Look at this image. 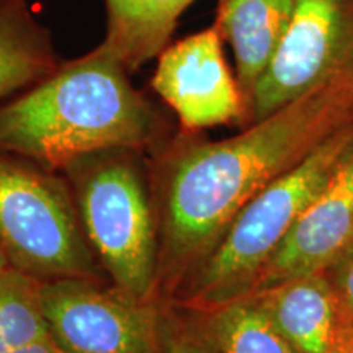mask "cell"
I'll use <instances>...</instances> for the list:
<instances>
[{"label":"cell","mask_w":353,"mask_h":353,"mask_svg":"<svg viewBox=\"0 0 353 353\" xmlns=\"http://www.w3.org/2000/svg\"><path fill=\"white\" fill-rule=\"evenodd\" d=\"M352 120L353 68L234 138L180 152L164 192L159 278L203 262L247 203Z\"/></svg>","instance_id":"6da1fadb"},{"label":"cell","mask_w":353,"mask_h":353,"mask_svg":"<svg viewBox=\"0 0 353 353\" xmlns=\"http://www.w3.org/2000/svg\"><path fill=\"white\" fill-rule=\"evenodd\" d=\"M103 44L0 105V151L65 167L149 144L157 118Z\"/></svg>","instance_id":"7a4b0ae2"},{"label":"cell","mask_w":353,"mask_h":353,"mask_svg":"<svg viewBox=\"0 0 353 353\" xmlns=\"http://www.w3.org/2000/svg\"><path fill=\"white\" fill-rule=\"evenodd\" d=\"M352 152L353 120L247 203L198 268L190 304L206 312L245 296L303 211Z\"/></svg>","instance_id":"3957f363"},{"label":"cell","mask_w":353,"mask_h":353,"mask_svg":"<svg viewBox=\"0 0 353 353\" xmlns=\"http://www.w3.org/2000/svg\"><path fill=\"white\" fill-rule=\"evenodd\" d=\"M0 249L13 268L39 281L95 273L64 190L6 151H0Z\"/></svg>","instance_id":"277c9868"},{"label":"cell","mask_w":353,"mask_h":353,"mask_svg":"<svg viewBox=\"0 0 353 353\" xmlns=\"http://www.w3.org/2000/svg\"><path fill=\"white\" fill-rule=\"evenodd\" d=\"M113 152L88 169L79 183L83 231L114 286L152 301L159 280L152 210L138 167Z\"/></svg>","instance_id":"5b68a950"},{"label":"cell","mask_w":353,"mask_h":353,"mask_svg":"<svg viewBox=\"0 0 353 353\" xmlns=\"http://www.w3.org/2000/svg\"><path fill=\"white\" fill-rule=\"evenodd\" d=\"M41 307L50 339L64 353H165L157 307L118 286L90 278L41 283Z\"/></svg>","instance_id":"8992f818"},{"label":"cell","mask_w":353,"mask_h":353,"mask_svg":"<svg viewBox=\"0 0 353 353\" xmlns=\"http://www.w3.org/2000/svg\"><path fill=\"white\" fill-rule=\"evenodd\" d=\"M353 68V0H294L280 46L249 100L259 121Z\"/></svg>","instance_id":"52a82bcc"},{"label":"cell","mask_w":353,"mask_h":353,"mask_svg":"<svg viewBox=\"0 0 353 353\" xmlns=\"http://www.w3.org/2000/svg\"><path fill=\"white\" fill-rule=\"evenodd\" d=\"M221 39L214 26L159 54L152 88L188 131L224 125L244 113V95L228 68Z\"/></svg>","instance_id":"ba28073f"},{"label":"cell","mask_w":353,"mask_h":353,"mask_svg":"<svg viewBox=\"0 0 353 353\" xmlns=\"http://www.w3.org/2000/svg\"><path fill=\"white\" fill-rule=\"evenodd\" d=\"M352 247L353 152L343 159L327 185L303 211L255 276L247 294L262 293L293 278L324 272Z\"/></svg>","instance_id":"9c48e42d"},{"label":"cell","mask_w":353,"mask_h":353,"mask_svg":"<svg viewBox=\"0 0 353 353\" xmlns=\"http://www.w3.org/2000/svg\"><path fill=\"white\" fill-rule=\"evenodd\" d=\"M270 319L299 353H327L341 325L339 299L324 272L309 273L257 294Z\"/></svg>","instance_id":"30bf717a"},{"label":"cell","mask_w":353,"mask_h":353,"mask_svg":"<svg viewBox=\"0 0 353 353\" xmlns=\"http://www.w3.org/2000/svg\"><path fill=\"white\" fill-rule=\"evenodd\" d=\"M293 8L294 0H221L216 26L232 46L237 83L247 107L283 39Z\"/></svg>","instance_id":"8fae6325"},{"label":"cell","mask_w":353,"mask_h":353,"mask_svg":"<svg viewBox=\"0 0 353 353\" xmlns=\"http://www.w3.org/2000/svg\"><path fill=\"white\" fill-rule=\"evenodd\" d=\"M195 0H105L108 17L103 46L134 72L161 54L182 13Z\"/></svg>","instance_id":"7c38bea8"},{"label":"cell","mask_w":353,"mask_h":353,"mask_svg":"<svg viewBox=\"0 0 353 353\" xmlns=\"http://www.w3.org/2000/svg\"><path fill=\"white\" fill-rule=\"evenodd\" d=\"M59 68L48 28L26 0H0V100Z\"/></svg>","instance_id":"4fadbf2b"},{"label":"cell","mask_w":353,"mask_h":353,"mask_svg":"<svg viewBox=\"0 0 353 353\" xmlns=\"http://www.w3.org/2000/svg\"><path fill=\"white\" fill-rule=\"evenodd\" d=\"M205 337L214 353H299L254 296L211 309Z\"/></svg>","instance_id":"5bb4252c"},{"label":"cell","mask_w":353,"mask_h":353,"mask_svg":"<svg viewBox=\"0 0 353 353\" xmlns=\"http://www.w3.org/2000/svg\"><path fill=\"white\" fill-rule=\"evenodd\" d=\"M38 278L8 268L0 275V353L48 341Z\"/></svg>","instance_id":"9a60e30c"},{"label":"cell","mask_w":353,"mask_h":353,"mask_svg":"<svg viewBox=\"0 0 353 353\" xmlns=\"http://www.w3.org/2000/svg\"><path fill=\"white\" fill-rule=\"evenodd\" d=\"M335 273V294L339 299V307L348 316V324L353 325V247L337 263Z\"/></svg>","instance_id":"2e32d148"},{"label":"cell","mask_w":353,"mask_h":353,"mask_svg":"<svg viewBox=\"0 0 353 353\" xmlns=\"http://www.w3.org/2000/svg\"><path fill=\"white\" fill-rule=\"evenodd\" d=\"M165 353H214L205 334L179 330L167 339Z\"/></svg>","instance_id":"e0dca14e"},{"label":"cell","mask_w":353,"mask_h":353,"mask_svg":"<svg viewBox=\"0 0 353 353\" xmlns=\"http://www.w3.org/2000/svg\"><path fill=\"white\" fill-rule=\"evenodd\" d=\"M327 353H353V325L341 321L337 334Z\"/></svg>","instance_id":"ac0fdd59"},{"label":"cell","mask_w":353,"mask_h":353,"mask_svg":"<svg viewBox=\"0 0 353 353\" xmlns=\"http://www.w3.org/2000/svg\"><path fill=\"white\" fill-rule=\"evenodd\" d=\"M7 353H64L63 350L56 347V343L48 339V341H41L37 343H32V345H26L21 348H17V350L7 352Z\"/></svg>","instance_id":"d6986e66"},{"label":"cell","mask_w":353,"mask_h":353,"mask_svg":"<svg viewBox=\"0 0 353 353\" xmlns=\"http://www.w3.org/2000/svg\"><path fill=\"white\" fill-rule=\"evenodd\" d=\"M8 268H13V267L10 265V262H8L7 255L3 254V250L0 249V275H2V273H6Z\"/></svg>","instance_id":"ffe728a7"}]
</instances>
